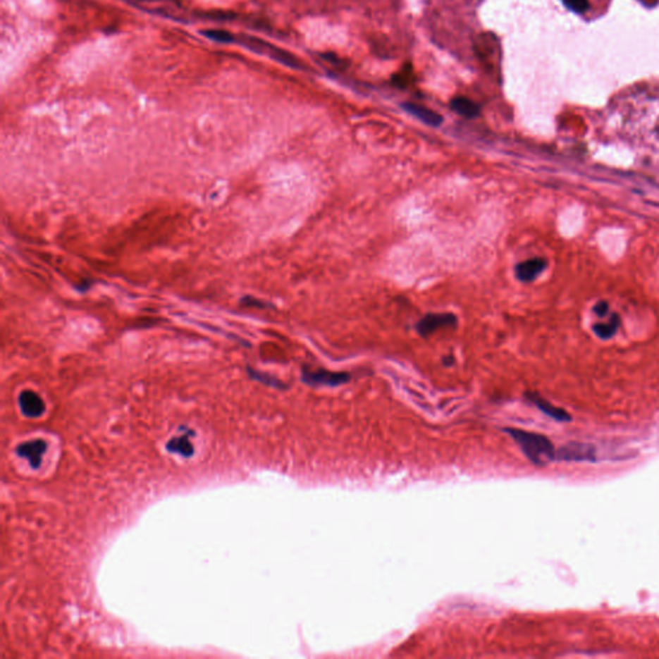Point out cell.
<instances>
[{"label": "cell", "mask_w": 659, "mask_h": 659, "mask_svg": "<svg viewBox=\"0 0 659 659\" xmlns=\"http://www.w3.org/2000/svg\"><path fill=\"white\" fill-rule=\"evenodd\" d=\"M20 408L23 414L31 419H35L43 415L45 411V405L43 400L37 395V393L31 390H25L20 394Z\"/></svg>", "instance_id": "52a82bcc"}, {"label": "cell", "mask_w": 659, "mask_h": 659, "mask_svg": "<svg viewBox=\"0 0 659 659\" xmlns=\"http://www.w3.org/2000/svg\"><path fill=\"white\" fill-rule=\"evenodd\" d=\"M202 35L214 40V42H218V43H232L235 40V37L232 34H230L228 31L224 30H204L201 31Z\"/></svg>", "instance_id": "9a60e30c"}, {"label": "cell", "mask_w": 659, "mask_h": 659, "mask_svg": "<svg viewBox=\"0 0 659 659\" xmlns=\"http://www.w3.org/2000/svg\"><path fill=\"white\" fill-rule=\"evenodd\" d=\"M166 448L168 451L174 452V453H179L185 457H191L193 455V447L188 438L185 437H179V438H173L171 441H169V443L166 445Z\"/></svg>", "instance_id": "7c38bea8"}, {"label": "cell", "mask_w": 659, "mask_h": 659, "mask_svg": "<svg viewBox=\"0 0 659 659\" xmlns=\"http://www.w3.org/2000/svg\"><path fill=\"white\" fill-rule=\"evenodd\" d=\"M565 7L578 13H584L589 8V0H563Z\"/></svg>", "instance_id": "2e32d148"}, {"label": "cell", "mask_w": 659, "mask_h": 659, "mask_svg": "<svg viewBox=\"0 0 659 659\" xmlns=\"http://www.w3.org/2000/svg\"><path fill=\"white\" fill-rule=\"evenodd\" d=\"M555 460L558 461H596V450L593 445L589 443H579V442H570L556 450Z\"/></svg>", "instance_id": "277c9868"}, {"label": "cell", "mask_w": 659, "mask_h": 659, "mask_svg": "<svg viewBox=\"0 0 659 659\" xmlns=\"http://www.w3.org/2000/svg\"><path fill=\"white\" fill-rule=\"evenodd\" d=\"M456 324L457 319L452 313H430L417 324L416 328L421 336H429L442 327H455Z\"/></svg>", "instance_id": "5b68a950"}, {"label": "cell", "mask_w": 659, "mask_h": 659, "mask_svg": "<svg viewBox=\"0 0 659 659\" xmlns=\"http://www.w3.org/2000/svg\"><path fill=\"white\" fill-rule=\"evenodd\" d=\"M451 109L467 119H473L479 115V106L465 97H457L452 99Z\"/></svg>", "instance_id": "8fae6325"}, {"label": "cell", "mask_w": 659, "mask_h": 659, "mask_svg": "<svg viewBox=\"0 0 659 659\" xmlns=\"http://www.w3.org/2000/svg\"><path fill=\"white\" fill-rule=\"evenodd\" d=\"M241 303H245V305H249V307H259V308L267 307L266 304L261 303L259 300H257V299H254V297H244V299H241Z\"/></svg>", "instance_id": "e0dca14e"}, {"label": "cell", "mask_w": 659, "mask_h": 659, "mask_svg": "<svg viewBox=\"0 0 659 659\" xmlns=\"http://www.w3.org/2000/svg\"><path fill=\"white\" fill-rule=\"evenodd\" d=\"M546 260L541 258H534V259L526 260L520 263L515 268V272L518 276L519 280L522 282H531L536 280L540 276L543 269L546 268Z\"/></svg>", "instance_id": "9c48e42d"}, {"label": "cell", "mask_w": 659, "mask_h": 659, "mask_svg": "<svg viewBox=\"0 0 659 659\" xmlns=\"http://www.w3.org/2000/svg\"><path fill=\"white\" fill-rule=\"evenodd\" d=\"M504 430L518 443L526 459L534 462V465L542 467L548 461L555 460V447L548 437L534 431L515 428H506Z\"/></svg>", "instance_id": "6da1fadb"}, {"label": "cell", "mask_w": 659, "mask_h": 659, "mask_svg": "<svg viewBox=\"0 0 659 659\" xmlns=\"http://www.w3.org/2000/svg\"><path fill=\"white\" fill-rule=\"evenodd\" d=\"M247 372H249L250 378H255V380H258V381L263 383V384H266V386H273V388H280V389L286 388L285 384L281 383L280 380L274 378L273 376H269V375H267V374H261V372H259V371L252 370V367H247Z\"/></svg>", "instance_id": "5bb4252c"}, {"label": "cell", "mask_w": 659, "mask_h": 659, "mask_svg": "<svg viewBox=\"0 0 659 659\" xmlns=\"http://www.w3.org/2000/svg\"><path fill=\"white\" fill-rule=\"evenodd\" d=\"M16 451H17L18 456H21L23 459L29 461V464H30L32 469H39L42 465L43 455L47 451V443L42 439L25 442L23 445H18Z\"/></svg>", "instance_id": "8992f818"}, {"label": "cell", "mask_w": 659, "mask_h": 659, "mask_svg": "<svg viewBox=\"0 0 659 659\" xmlns=\"http://www.w3.org/2000/svg\"><path fill=\"white\" fill-rule=\"evenodd\" d=\"M403 109L414 115L415 118H417L419 120H421L422 123L428 124L430 126H439L442 124L443 121V118L437 113V112L431 111L429 109L424 107V106H420V104H403Z\"/></svg>", "instance_id": "30bf717a"}, {"label": "cell", "mask_w": 659, "mask_h": 659, "mask_svg": "<svg viewBox=\"0 0 659 659\" xmlns=\"http://www.w3.org/2000/svg\"><path fill=\"white\" fill-rule=\"evenodd\" d=\"M528 400H531L534 403L536 407L541 409L545 415H548V417L554 419V420H558V421H569L570 416L565 409L563 408L556 407L554 405H551L548 400H543L542 397H540L538 394L536 393H528L526 394Z\"/></svg>", "instance_id": "ba28073f"}, {"label": "cell", "mask_w": 659, "mask_h": 659, "mask_svg": "<svg viewBox=\"0 0 659 659\" xmlns=\"http://www.w3.org/2000/svg\"><path fill=\"white\" fill-rule=\"evenodd\" d=\"M244 42V44L249 47L252 51H255L257 53H264V54L269 56L271 58L278 61L280 63L292 67V68H303V66L300 65V61L297 60L294 56H291L286 51L280 49V48H277L274 45L268 44L266 42L257 39V37H245Z\"/></svg>", "instance_id": "7a4b0ae2"}, {"label": "cell", "mask_w": 659, "mask_h": 659, "mask_svg": "<svg viewBox=\"0 0 659 659\" xmlns=\"http://www.w3.org/2000/svg\"><path fill=\"white\" fill-rule=\"evenodd\" d=\"M302 380L311 386H339L347 384L350 375L347 372H331L327 370H311L304 367Z\"/></svg>", "instance_id": "3957f363"}, {"label": "cell", "mask_w": 659, "mask_h": 659, "mask_svg": "<svg viewBox=\"0 0 659 659\" xmlns=\"http://www.w3.org/2000/svg\"><path fill=\"white\" fill-rule=\"evenodd\" d=\"M609 307H608L607 303H599L596 307H595V312L599 314V316H605Z\"/></svg>", "instance_id": "ac0fdd59"}, {"label": "cell", "mask_w": 659, "mask_h": 659, "mask_svg": "<svg viewBox=\"0 0 659 659\" xmlns=\"http://www.w3.org/2000/svg\"><path fill=\"white\" fill-rule=\"evenodd\" d=\"M618 322L620 321L617 319V316H613L608 324H599V325L593 327V330L601 339H608V338H612L615 335L617 328H618Z\"/></svg>", "instance_id": "4fadbf2b"}]
</instances>
